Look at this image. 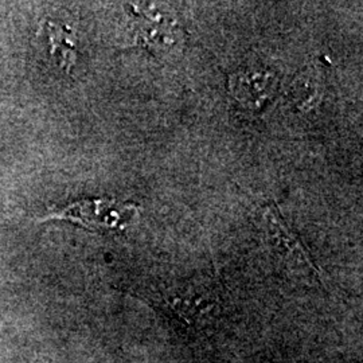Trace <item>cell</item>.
<instances>
[{"label":"cell","mask_w":363,"mask_h":363,"mask_svg":"<svg viewBox=\"0 0 363 363\" xmlns=\"http://www.w3.org/2000/svg\"><path fill=\"white\" fill-rule=\"evenodd\" d=\"M138 211L135 203L94 198L69 203L65 208H52L42 220H69L93 230H123L136 218Z\"/></svg>","instance_id":"1"},{"label":"cell","mask_w":363,"mask_h":363,"mask_svg":"<svg viewBox=\"0 0 363 363\" xmlns=\"http://www.w3.org/2000/svg\"><path fill=\"white\" fill-rule=\"evenodd\" d=\"M279 79L271 69L259 65L241 66L228 81L230 96L253 113L264 111L276 96Z\"/></svg>","instance_id":"2"},{"label":"cell","mask_w":363,"mask_h":363,"mask_svg":"<svg viewBox=\"0 0 363 363\" xmlns=\"http://www.w3.org/2000/svg\"><path fill=\"white\" fill-rule=\"evenodd\" d=\"M178 28L162 15L151 16V22L140 28V39L145 48L157 52L171 49L178 42Z\"/></svg>","instance_id":"3"},{"label":"cell","mask_w":363,"mask_h":363,"mask_svg":"<svg viewBox=\"0 0 363 363\" xmlns=\"http://www.w3.org/2000/svg\"><path fill=\"white\" fill-rule=\"evenodd\" d=\"M289 96L292 103L300 109H312L319 96V82L313 72H304L298 74L292 82Z\"/></svg>","instance_id":"4"},{"label":"cell","mask_w":363,"mask_h":363,"mask_svg":"<svg viewBox=\"0 0 363 363\" xmlns=\"http://www.w3.org/2000/svg\"><path fill=\"white\" fill-rule=\"evenodd\" d=\"M49 37L54 57L57 58L58 64L62 66L66 72H69L76 62L74 42L70 39L66 30L55 25H50L49 27Z\"/></svg>","instance_id":"5"}]
</instances>
